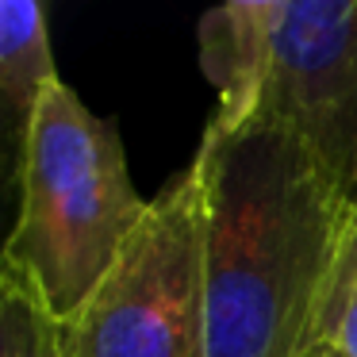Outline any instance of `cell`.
<instances>
[{
	"label": "cell",
	"instance_id": "1",
	"mask_svg": "<svg viewBox=\"0 0 357 357\" xmlns=\"http://www.w3.org/2000/svg\"><path fill=\"white\" fill-rule=\"evenodd\" d=\"M204 188V357H303L319 342L357 188L284 119L208 123L192 162Z\"/></svg>",
	"mask_w": 357,
	"mask_h": 357
},
{
	"label": "cell",
	"instance_id": "2",
	"mask_svg": "<svg viewBox=\"0 0 357 357\" xmlns=\"http://www.w3.org/2000/svg\"><path fill=\"white\" fill-rule=\"evenodd\" d=\"M16 154L20 211L4 269L70 323L135 238L150 200L131 181L116 123L93 116L66 81L39 96Z\"/></svg>",
	"mask_w": 357,
	"mask_h": 357
},
{
	"label": "cell",
	"instance_id": "3",
	"mask_svg": "<svg viewBox=\"0 0 357 357\" xmlns=\"http://www.w3.org/2000/svg\"><path fill=\"white\" fill-rule=\"evenodd\" d=\"M66 357H204V188L192 165L150 200L119 261L66 323Z\"/></svg>",
	"mask_w": 357,
	"mask_h": 357
},
{
	"label": "cell",
	"instance_id": "4",
	"mask_svg": "<svg viewBox=\"0 0 357 357\" xmlns=\"http://www.w3.org/2000/svg\"><path fill=\"white\" fill-rule=\"evenodd\" d=\"M265 112L296 127L323 162L354 185L357 0H284Z\"/></svg>",
	"mask_w": 357,
	"mask_h": 357
},
{
	"label": "cell",
	"instance_id": "5",
	"mask_svg": "<svg viewBox=\"0 0 357 357\" xmlns=\"http://www.w3.org/2000/svg\"><path fill=\"white\" fill-rule=\"evenodd\" d=\"M284 0H223L200 20V70L215 89L211 127L234 131L265 112Z\"/></svg>",
	"mask_w": 357,
	"mask_h": 357
},
{
	"label": "cell",
	"instance_id": "6",
	"mask_svg": "<svg viewBox=\"0 0 357 357\" xmlns=\"http://www.w3.org/2000/svg\"><path fill=\"white\" fill-rule=\"evenodd\" d=\"M54 81H62L50 54V35L39 0H0V96L8 116V139L24 142L35 104Z\"/></svg>",
	"mask_w": 357,
	"mask_h": 357
},
{
	"label": "cell",
	"instance_id": "7",
	"mask_svg": "<svg viewBox=\"0 0 357 357\" xmlns=\"http://www.w3.org/2000/svg\"><path fill=\"white\" fill-rule=\"evenodd\" d=\"M0 357H66V323L12 269L0 273Z\"/></svg>",
	"mask_w": 357,
	"mask_h": 357
},
{
	"label": "cell",
	"instance_id": "8",
	"mask_svg": "<svg viewBox=\"0 0 357 357\" xmlns=\"http://www.w3.org/2000/svg\"><path fill=\"white\" fill-rule=\"evenodd\" d=\"M319 342L334 346L342 357H357V215L349 227L342 261L334 269L331 292H326V307L319 319Z\"/></svg>",
	"mask_w": 357,
	"mask_h": 357
},
{
	"label": "cell",
	"instance_id": "9",
	"mask_svg": "<svg viewBox=\"0 0 357 357\" xmlns=\"http://www.w3.org/2000/svg\"><path fill=\"white\" fill-rule=\"evenodd\" d=\"M303 357H342V354H338L334 346H326V342H315V346H311Z\"/></svg>",
	"mask_w": 357,
	"mask_h": 357
},
{
	"label": "cell",
	"instance_id": "10",
	"mask_svg": "<svg viewBox=\"0 0 357 357\" xmlns=\"http://www.w3.org/2000/svg\"><path fill=\"white\" fill-rule=\"evenodd\" d=\"M354 188H357V162H354Z\"/></svg>",
	"mask_w": 357,
	"mask_h": 357
}]
</instances>
